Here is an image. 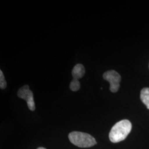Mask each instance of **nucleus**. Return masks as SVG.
Here are the masks:
<instances>
[{"mask_svg": "<svg viewBox=\"0 0 149 149\" xmlns=\"http://www.w3.org/2000/svg\"><path fill=\"white\" fill-rule=\"evenodd\" d=\"M140 98L144 104L149 109V88H144L141 91Z\"/></svg>", "mask_w": 149, "mask_h": 149, "instance_id": "obj_6", "label": "nucleus"}, {"mask_svg": "<svg viewBox=\"0 0 149 149\" xmlns=\"http://www.w3.org/2000/svg\"><path fill=\"white\" fill-rule=\"evenodd\" d=\"M80 82L79 80H73L70 84V88L72 91H77L79 90L80 88Z\"/></svg>", "mask_w": 149, "mask_h": 149, "instance_id": "obj_7", "label": "nucleus"}, {"mask_svg": "<svg viewBox=\"0 0 149 149\" xmlns=\"http://www.w3.org/2000/svg\"><path fill=\"white\" fill-rule=\"evenodd\" d=\"M7 86V82L6 81L4 74L2 71H0V88L1 89H5Z\"/></svg>", "mask_w": 149, "mask_h": 149, "instance_id": "obj_8", "label": "nucleus"}, {"mask_svg": "<svg viewBox=\"0 0 149 149\" xmlns=\"http://www.w3.org/2000/svg\"><path fill=\"white\" fill-rule=\"evenodd\" d=\"M103 79L110 84V91L113 92H117L120 87V82L121 81V76L114 70L108 71L104 73L103 75Z\"/></svg>", "mask_w": 149, "mask_h": 149, "instance_id": "obj_3", "label": "nucleus"}, {"mask_svg": "<svg viewBox=\"0 0 149 149\" xmlns=\"http://www.w3.org/2000/svg\"><path fill=\"white\" fill-rule=\"evenodd\" d=\"M69 138L72 144L82 148H90L97 144L96 139L88 134L73 132L69 134Z\"/></svg>", "mask_w": 149, "mask_h": 149, "instance_id": "obj_2", "label": "nucleus"}, {"mask_svg": "<svg viewBox=\"0 0 149 149\" xmlns=\"http://www.w3.org/2000/svg\"><path fill=\"white\" fill-rule=\"evenodd\" d=\"M37 149H47L44 148H42V147H40V148H38Z\"/></svg>", "mask_w": 149, "mask_h": 149, "instance_id": "obj_9", "label": "nucleus"}, {"mask_svg": "<svg viewBox=\"0 0 149 149\" xmlns=\"http://www.w3.org/2000/svg\"><path fill=\"white\" fill-rule=\"evenodd\" d=\"M85 74V69L82 64L76 65L72 70L73 80H79L82 78Z\"/></svg>", "mask_w": 149, "mask_h": 149, "instance_id": "obj_5", "label": "nucleus"}, {"mask_svg": "<svg viewBox=\"0 0 149 149\" xmlns=\"http://www.w3.org/2000/svg\"><path fill=\"white\" fill-rule=\"evenodd\" d=\"M17 96L26 101L28 107L31 111H35L36 106L34 101L33 93L32 91L29 90V86L25 85L21 87L17 92Z\"/></svg>", "mask_w": 149, "mask_h": 149, "instance_id": "obj_4", "label": "nucleus"}, {"mask_svg": "<svg viewBox=\"0 0 149 149\" xmlns=\"http://www.w3.org/2000/svg\"><path fill=\"white\" fill-rule=\"evenodd\" d=\"M132 129V125L131 122L124 119L117 123L112 127L109 138L113 143H117L124 140L128 136Z\"/></svg>", "mask_w": 149, "mask_h": 149, "instance_id": "obj_1", "label": "nucleus"}]
</instances>
